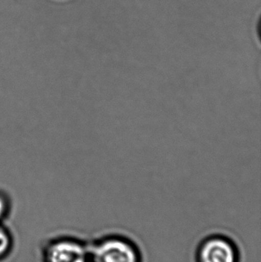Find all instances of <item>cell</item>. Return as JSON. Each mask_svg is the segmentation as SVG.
I'll list each match as a JSON object with an SVG mask.
<instances>
[{
    "label": "cell",
    "instance_id": "1",
    "mask_svg": "<svg viewBox=\"0 0 261 262\" xmlns=\"http://www.w3.org/2000/svg\"><path fill=\"white\" fill-rule=\"evenodd\" d=\"M91 262H142L140 251L131 240L121 235H108L88 248Z\"/></svg>",
    "mask_w": 261,
    "mask_h": 262
},
{
    "label": "cell",
    "instance_id": "2",
    "mask_svg": "<svg viewBox=\"0 0 261 262\" xmlns=\"http://www.w3.org/2000/svg\"><path fill=\"white\" fill-rule=\"evenodd\" d=\"M240 253L235 243L228 237L212 235L198 246L196 262H239Z\"/></svg>",
    "mask_w": 261,
    "mask_h": 262
},
{
    "label": "cell",
    "instance_id": "3",
    "mask_svg": "<svg viewBox=\"0 0 261 262\" xmlns=\"http://www.w3.org/2000/svg\"><path fill=\"white\" fill-rule=\"evenodd\" d=\"M88 258V248L75 238L52 240L44 249V262H84Z\"/></svg>",
    "mask_w": 261,
    "mask_h": 262
},
{
    "label": "cell",
    "instance_id": "4",
    "mask_svg": "<svg viewBox=\"0 0 261 262\" xmlns=\"http://www.w3.org/2000/svg\"><path fill=\"white\" fill-rule=\"evenodd\" d=\"M13 246L12 237L9 231L0 223V260L6 258Z\"/></svg>",
    "mask_w": 261,
    "mask_h": 262
},
{
    "label": "cell",
    "instance_id": "5",
    "mask_svg": "<svg viewBox=\"0 0 261 262\" xmlns=\"http://www.w3.org/2000/svg\"><path fill=\"white\" fill-rule=\"evenodd\" d=\"M9 212V205L7 201L0 195V223H3V220L7 216Z\"/></svg>",
    "mask_w": 261,
    "mask_h": 262
},
{
    "label": "cell",
    "instance_id": "6",
    "mask_svg": "<svg viewBox=\"0 0 261 262\" xmlns=\"http://www.w3.org/2000/svg\"><path fill=\"white\" fill-rule=\"evenodd\" d=\"M84 262H91L90 261V260H89V258H87V260H86V261H84Z\"/></svg>",
    "mask_w": 261,
    "mask_h": 262
}]
</instances>
